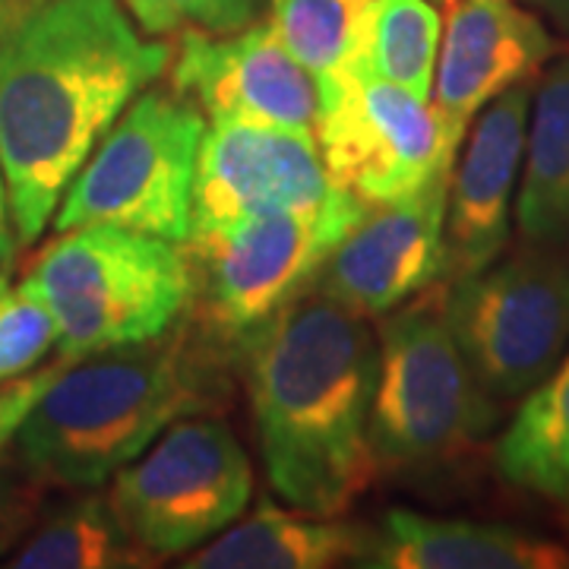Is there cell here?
Instances as JSON below:
<instances>
[{"instance_id": "6da1fadb", "label": "cell", "mask_w": 569, "mask_h": 569, "mask_svg": "<svg viewBox=\"0 0 569 569\" xmlns=\"http://www.w3.org/2000/svg\"><path fill=\"white\" fill-rule=\"evenodd\" d=\"M171 63L121 0H48L0 48V168L20 244H36L123 108Z\"/></svg>"}, {"instance_id": "7a4b0ae2", "label": "cell", "mask_w": 569, "mask_h": 569, "mask_svg": "<svg viewBox=\"0 0 569 569\" xmlns=\"http://www.w3.org/2000/svg\"><path fill=\"white\" fill-rule=\"evenodd\" d=\"M234 365L272 490L301 512L342 516L377 478V329L310 284L234 342Z\"/></svg>"}, {"instance_id": "3957f363", "label": "cell", "mask_w": 569, "mask_h": 569, "mask_svg": "<svg viewBox=\"0 0 569 569\" xmlns=\"http://www.w3.org/2000/svg\"><path fill=\"white\" fill-rule=\"evenodd\" d=\"M231 361L234 346L187 307L146 342L63 367L22 418L13 452L41 488H102L174 421L222 408Z\"/></svg>"}, {"instance_id": "277c9868", "label": "cell", "mask_w": 569, "mask_h": 569, "mask_svg": "<svg viewBox=\"0 0 569 569\" xmlns=\"http://www.w3.org/2000/svg\"><path fill=\"white\" fill-rule=\"evenodd\" d=\"M26 282L54 313L58 355L70 361L146 342L193 305L183 244L114 224L58 231L32 260Z\"/></svg>"}, {"instance_id": "5b68a950", "label": "cell", "mask_w": 569, "mask_h": 569, "mask_svg": "<svg viewBox=\"0 0 569 569\" xmlns=\"http://www.w3.org/2000/svg\"><path fill=\"white\" fill-rule=\"evenodd\" d=\"M380 373L370 408V449L380 471H430L459 459L497 425L490 399L459 351L440 291L389 310L377 329Z\"/></svg>"}, {"instance_id": "8992f818", "label": "cell", "mask_w": 569, "mask_h": 569, "mask_svg": "<svg viewBox=\"0 0 569 569\" xmlns=\"http://www.w3.org/2000/svg\"><path fill=\"white\" fill-rule=\"evenodd\" d=\"M203 133V111L183 96L140 92L70 181L54 228L114 224L183 244Z\"/></svg>"}, {"instance_id": "52a82bcc", "label": "cell", "mask_w": 569, "mask_h": 569, "mask_svg": "<svg viewBox=\"0 0 569 569\" xmlns=\"http://www.w3.org/2000/svg\"><path fill=\"white\" fill-rule=\"evenodd\" d=\"M346 193L313 212H269L190 231L183 253L193 272V317L234 346L317 282V272L361 219Z\"/></svg>"}, {"instance_id": "ba28073f", "label": "cell", "mask_w": 569, "mask_h": 569, "mask_svg": "<svg viewBox=\"0 0 569 569\" xmlns=\"http://www.w3.org/2000/svg\"><path fill=\"white\" fill-rule=\"evenodd\" d=\"M440 307L490 399H519L548 380L569 346V257L526 247L503 263L447 282Z\"/></svg>"}, {"instance_id": "9c48e42d", "label": "cell", "mask_w": 569, "mask_h": 569, "mask_svg": "<svg viewBox=\"0 0 569 569\" xmlns=\"http://www.w3.org/2000/svg\"><path fill=\"white\" fill-rule=\"evenodd\" d=\"M320 92L317 142L326 174L361 209L408 197L452 171L468 127L447 118L430 99L355 63L320 80Z\"/></svg>"}, {"instance_id": "30bf717a", "label": "cell", "mask_w": 569, "mask_h": 569, "mask_svg": "<svg viewBox=\"0 0 569 569\" xmlns=\"http://www.w3.org/2000/svg\"><path fill=\"white\" fill-rule=\"evenodd\" d=\"M253 468L222 418L193 415L164 430L108 490L127 529L156 557H178L241 519Z\"/></svg>"}, {"instance_id": "8fae6325", "label": "cell", "mask_w": 569, "mask_h": 569, "mask_svg": "<svg viewBox=\"0 0 569 569\" xmlns=\"http://www.w3.org/2000/svg\"><path fill=\"white\" fill-rule=\"evenodd\" d=\"M168 67L171 89L212 123H272L310 137L320 130V80L291 58L269 20L231 36L183 29Z\"/></svg>"}, {"instance_id": "7c38bea8", "label": "cell", "mask_w": 569, "mask_h": 569, "mask_svg": "<svg viewBox=\"0 0 569 569\" xmlns=\"http://www.w3.org/2000/svg\"><path fill=\"white\" fill-rule=\"evenodd\" d=\"M339 197L317 137L272 123H212L197 156L190 231L269 212H313Z\"/></svg>"}, {"instance_id": "4fadbf2b", "label": "cell", "mask_w": 569, "mask_h": 569, "mask_svg": "<svg viewBox=\"0 0 569 569\" xmlns=\"http://www.w3.org/2000/svg\"><path fill=\"white\" fill-rule=\"evenodd\" d=\"M452 171L415 193L361 212L332 247L313 288L361 317H387L447 272V200Z\"/></svg>"}, {"instance_id": "5bb4252c", "label": "cell", "mask_w": 569, "mask_h": 569, "mask_svg": "<svg viewBox=\"0 0 569 569\" xmlns=\"http://www.w3.org/2000/svg\"><path fill=\"white\" fill-rule=\"evenodd\" d=\"M535 80L519 82L488 108L468 133L462 159L456 156L447 200V272L466 279L500 260L509 244L519 171L526 159Z\"/></svg>"}, {"instance_id": "9a60e30c", "label": "cell", "mask_w": 569, "mask_h": 569, "mask_svg": "<svg viewBox=\"0 0 569 569\" xmlns=\"http://www.w3.org/2000/svg\"><path fill=\"white\" fill-rule=\"evenodd\" d=\"M553 51L548 26L519 0H452L437 54L433 104L468 127L512 86L535 80Z\"/></svg>"}, {"instance_id": "2e32d148", "label": "cell", "mask_w": 569, "mask_h": 569, "mask_svg": "<svg viewBox=\"0 0 569 569\" xmlns=\"http://www.w3.org/2000/svg\"><path fill=\"white\" fill-rule=\"evenodd\" d=\"M355 567L367 569H560L569 548L490 522L433 519L411 509H389L370 526Z\"/></svg>"}, {"instance_id": "e0dca14e", "label": "cell", "mask_w": 569, "mask_h": 569, "mask_svg": "<svg viewBox=\"0 0 569 569\" xmlns=\"http://www.w3.org/2000/svg\"><path fill=\"white\" fill-rule=\"evenodd\" d=\"M370 526L339 516L284 512L263 503L231 522L212 545L183 560L187 569H326L355 567Z\"/></svg>"}, {"instance_id": "ac0fdd59", "label": "cell", "mask_w": 569, "mask_h": 569, "mask_svg": "<svg viewBox=\"0 0 569 569\" xmlns=\"http://www.w3.org/2000/svg\"><path fill=\"white\" fill-rule=\"evenodd\" d=\"M516 228L526 247L569 250V54L535 86Z\"/></svg>"}, {"instance_id": "d6986e66", "label": "cell", "mask_w": 569, "mask_h": 569, "mask_svg": "<svg viewBox=\"0 0 569 569\" xmlns=\"http://www.w3.org/2000/svg\"><path fill=\"white\" fill-rule=\"evenodd\" d=\"M118 507L99 488L77 490L54 512L36 522L32 535L7 560L13 569H140L156 567Z\"/></svg>"}, {"instance_id": "ffe728a7", "label": "cell", "mask_w": 569, "mask_h": 569, "mask_svg": "<svg viewBox=\"0 0 569 569\" xmlns=\"http://www.w3.org/2000/svg\"><path fill=\"white\" fill-rule=\"evenodd\" d=\"M493 459L507 485L569 512V355L526 392Z\"/></svg>"}, {"instance_id": "44dd1931", "label": "cell", "mask_w": 569, "mask_h": 569, "mask_svg": "<svg viewBox=\"0 0 569 569\" xmlns=\"http://www.w3.org/2000/svg\"><path fill=\"white\" fill-rule=\"evenodd\" d=\"M440 32L443 20L427 0H365L348 63L430 99Z\"/></svg>"}, {"instance_id": "7402d4cb", "label": "cell", "mask_w": 569, "mask_h": 569, "mask_svg": "<svg viewBox=\"0 0 569 569\" xmlns=\"http://www.w3.org/2000/svg\"><path fill=\"white\" fill-rule=\"evenodd\" d=\"M365 0H269V26L295 61L326 80L339 73L355 51Z\"/></svg>"}, {"instance_id": "603a6c76", "label": "cell", "mask_w": 569, "mask_h": 569, "mask_svg": "<svg viewBox=\"0 0 569 569\" xmlns=\"http://www.w3.org/2000/svg\"><path fill=\"white\" fill-rule=\"evenodd\" d=\"M61 342V329L44 298L22 279L0 298V380H13L48 358Z\"/></svg>"}, {"instance_id": "cb8c5ba5", "label": "cell", "mask_w": 569, "mask_h": 569, "mask_svg": "<svg viewBox=\"0 0 569 569\" xmlns=\"http://www.w3.org/2000/svg\"><path fill=\"white\" fill-rule=\"evenodd\" d=\"M140 32L162 39L183 29L231 36L263 20L269 0H121Z\"/></svg>"}, {"instance_id": "d4e9b609", "label": "cell", "mask_w": 569, "mask_h": 569, "mask_svg": "<svg viewBox=\"0 0 569 569\" xmlns=\"http://www.w3.org/2000/svg\"><path fill=\"white\" fill-rule=\"evenodd\" d=\"M44 493L48 488H41L22 468L17 452H3L0 447V553L13 548L26 531L36 529Z\"/></svg>"}, {"instance_id": "484cf974", "label": "cell", "mask_w": 569, "mask_h": 569, "mask_svg": "<svg viewBox=\"0 0 569 569\" xmlns=\"http://www.w3.org/2000/svg\"><path fill=\"white\" fill-rule=\"evenodd\" d=\"M67 365H70V358L58 355V361H51L48 367L29 370L22 377H13V380H0V447H7L13 440V433L22 425V418L32 411V406L39 402L41 392L48 389V383Z\"/></svg>"}, {"instance_id": "4316f807", "label": "cell", "mask_w": 569, "mask_h": 569, "mask_svg": "<svg viewBox=\"0 0 569 569\" xmlns=\"http://www.w3.org/2000/svg\"><path fill=\"white\" fill-rule=\"evenodd\" d=\"M48 0H0V48L32 20Z\"/></svg>"}, {"instance_id": "83f0119b", "label": "cell", "mask_w": 569, "mask_h": 569, "mask_svg": "<svg viewBox=\"0 0 569 569\" xmlns=\"http://www.w3.org/2000/svg\"><path fill=\"white\" fill-rule=\"evenodd\" d=\"M17 231L10 222V200H7V183H3V168H0V263H13V253H17Z\"/></svg>"}, {"instance_id": "f1b7e54d", "label": "cell", "mask_w": 569, "mask_h": 569, "mask_svg": "<svg viewBox=\"0 0 569 569\" xmlns=\"http://www.w3.org/2000/svg\"><path fill=\"white\" fill-rule=\"evenodd\" d=\"M535 10H541L553 26H560L563 32H569V0H526Z\"/></svg>"}, {"instance_id": "f546056e", "label": "cell", "mask_w": 569, "mask_h": 569, "mask_svg": "<svg viewBox=\"0 0 569 569\" xmlns=\"http://www.w3.org/2000/svg\"><path fill=\"white\" fill-rule=\"evenodd\" d=\"M7 295V282H3V276H0V298Z\"/></svg>"}, {"instance_id": "4dcf8cb0", "label": "cell", "mask_w": 569, "mask_h": 569, "mask_svg": "<svg viewBox=\"0 0 569 569\" xmlns=\"http://www.w3.org/2000/svg\"><path fill=\"white\" fill-rule=\"evenodd\" d=\"M0 276H3V272H0Z\"/></svg>"}]
</instances>
